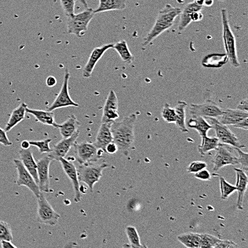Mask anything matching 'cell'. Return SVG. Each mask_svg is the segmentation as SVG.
I'll list each match as a JSON object with an SVG mask.
<instances>
[{
  "instance_id": "5bb4252c",
  "label": "cell",
  "mask_w": 248,
  "mask_h": 248,
  "mask_svg": "<svg viewBox=\"0 0 248 248\" xmlns=\"http://www.w3.org/2000/svg\"><path fill=\"white\" fill-rule=\"evenodd\" d=\"M53 159L45 155L37 160L38 185L41 192H50L49 167Z\"/></svg>"
},
{
  "instance_id": "7a4b0ae2",
  "label": "cell",
  "mask_w": 248,
  "mask_h": 248,
  "mask_svg": "<svg viewBox=\"0 0 248 248\" xmlns=\"http://www.w3.org/2000/svg\"><path fill=\"white\" fill-rule=\"evenodd\" d=\"M181 9L180 7H173L170 4H166L157 15L155 23L149 34L145 37L143 42V47L148 46L154 39L159 37L162 33L169 30L173 25L175 19L181 15Z\"/></svg>"
},
{
  "instance_id": "603a6c76",
  "label": "cell",
  "mask_w": 248,
  "mask_h": 248,
  "mask_svg": "<svg viewBox=\"0 0 248 248\" xmlns=\"http://www.w3.org/2000/svg\"><path fill=\"white\" fill-rule=\"evenodd\" d=\"M27 113L34 116L36 120L43 125H49L55 128H58L59 124L56 122L54 113L52 111L34 110V109H29L27 107Z\"/></svg>"
},
{
  "instance_id": "8992f818",
  "label": "cell",
  "mask_w": 248,
  "mask_h": 248,
  "mask_svg": "<svg viewBox=\"0 0 248 248\" xmlns=\"http://www.w3.org/2000/svg\"><path fill=\"white\" fill-rule=\"evenodd\" d=\"M73 147L75 148L77 161L80 165L96 163L102 157L104 152L99 149L94 143H76Z\"/></svg>"
},
{
  "instance_id": "6da1fadb",
  "label": "cell",
  "mask_w": 248,
  "mask_h": 248,
  "mask_svg": "<svg viewBox=\"0 0 248 248\" xmlns=\"http://www.w3.org/2000/svg\"><path fill=\"white\" fill-rule=\"evenodd\" d=\"M137 119L135 114H131L119 122L114 121L111 125L113 142L117 146L118 151L125 156H128L135 142L134 125Z\"/></svg>"
},
{
  "instance_id": "d590c367",
  "label": "cell",
  "mask_w": 248,
  "mask_h": 248,
  "mask_svg": "<svg viewBox=\"0 0 248 248\" xmlns=\"http://www.w3.org/2000/svg\"><path fill=\"white\" fill-rule=\"evenodd\" d=\"M220 240L210 234H201L200 248H214Z\"/></svg>"
},
{
  "instance_id": "7dc6e473",
  "label": "cell",
  "mask_w": 248,
  "mask_h": 248,
  "mask_svg": "<svg viewBox=\"0 0 248 248\" xmlns=\"http://www.w3.org/2000/svg\"><path fill=\"white\" fill-rule=\"evenodd\" d=\"M57 79L54 78V77L53 76H49L47 78H46V85L48 86V87H54V86L57 84Z\"/></svg>"
},
{
  "instance_id": "816d5d0a",
  "label": "cell",
  "mask_w": 248,
  "mask_h": 248,
  "mask_svg": "<svg viewBox=\"0 0 248 248\" xmlns=\"http://www.w3.org/2000/svg\"><path fill=\"white\" fill-rule=\"evenodd\" d=\"M220 1H225V0H220Z\"/></svg>"
},
{
  "instance_id": "cb8c5ba5",
  "label": "cell",
  "mask_w": 248,
  "mask_h": 248,
  "mask_svg": "<svg viewBox=\"0 0 248 248\" xmlns=\"http://www.w3.org/2000/svg\"><path fill=\"white\" fill-rule=\"evenodd\" d=\"M186 125H187V128L197 131L201 137L206 136L208 131L213 128L207 119L201 117V116H192L188 119Z\"/></svg>"
},
{
  "instance_id": "5b68a950",
  "label": "cell",
  "mask_w": 248,
  "mask_h": 248,
  "mask_svg": "<svg viewBox=\"0 0 248 248\" xmlns=\"http://www.w3.org/2000/svg\"><path fill=\"white\" fill-rule=\"evenodd\" d=\"M108 167V165L102 163L101 165L82 164L77 168L78 181L87 185L90 192L93 191L95 184L97 183L103 175V171Z\"/></svg>"
},
{
  "instance_id": "ee69618b",
  "label": "cell",
  "mask_w": 248,
  "mask_h": 248,
  "mask_svg": "<svg viewBox=\"0 0 248 248\" xmlns=\"http://www.w3.org/2000/svg\"><path fill=\"white\" fill-rule=\"evenodd\" d=\"M118 151L117 146H116V144L112 142V143L108 144L107 145V148H106L105 152L107 153L110 154V155H112V154L116 153Z\"/></svg>"
},
{
  "instance_id": "e575fe53",
  "label": "cell",
  "mask_w": 248,
  "mask_h": 248,
  "mask_svg": "<svg viewBox=\"0 0 248 248\" xmlns=\"http://www.w3.org/2000/svg\"><path fill=\"white\" fill-rule=\"evenodd\" d=\"M13 235L11 226L6 222L0 220V242L2 240L13 241Z\"/></svg>"
},
{
  "instance_id": "d6a6232c",
  "label": "cell",
  "mask_w": 248,
  "mask_h": 248,
  "mask_svg": "<svg viewBox=\"0 0 248 248\" xmlns=\"http://www.w3.org/2000/svg\"><path fill=\"white\" fill-rule=\"evenodd\" d=\"M220 193H221V198L223 199H226L229 198L232 193L236 191L235 185L230 184L225 181V178L220 177Z\"/></svg>"
},
{
  "instance_id": "f35d334b",
  "label": "cell",
  "mask_w": 248,
  "mask_h": 248,
  "mask_svg": "<svg viewBox=\"0 0 248 248\" xmlns=\"http://www.w3.org/2000/svg\"><path fill=\"white\" fill-rule=\"evenodd\" d=\"M62 8L67 17L75 15L76 0H60Z\"/></svg>"
},
{
  "instance_id": "4316f807",
  "label": "cell",
  "mask_w": 248,
  "mask_h": 248,
  "mask_svg": "<svg viewBox=\"0 0 248 248\" xmlns=\"http://www.w3.org/2000/svg\"><path fill=\"white\" fill-rule=\"evenodd\" d=\"M126 7L125 0H99V6L95 14L105 13V12L123 10Z\"/></svg>"
},
{
  "instance_id": "e0dca14e",
  "label": "cell",
  "mask_w": 248,
  "mask_h": 248,
  "mask_svg": "<svg viewBox=\"0 0 248 248\" xmlns=\"http://www.w3.org/2000/svg\"><path fill=\"white\" fill-rule=\"evenodd\" d=\"M80 131H78L73 135L68 138H63V140L56 144L53 148L52 151L49 153V156L57 161H60V159L65 158L68 152L72 149V147L77 142Z\"/></svg>"
},
{
  "instance_id": "f1b7e54d",
  "label": "cell",
  "mask_w": 248,
  "mask_h": 248,
  "mask_svg": "<svg viewBox=\"0 0 248 248\" xmlns=\"http://www.w3.org/2000/svg\"><path fill=\"white\" fill-rule=\"evenodd\" d=\"M113 48L118 52L122 60L127 64H131L134 61V57L131 54L126 41L122 40L113 45Z\"/></svg>"
},
{
  "instance_id": "60d3db41",
  "label": "cell",
  "mask_w": 248,
  "mask_h": 248,
  "mask_svg": "<svg viewBox=\"0 0 248 248\" xmlns=\"http://www.w3.org/2000/svg\"><path fill=\"white\" fill-rule=\"evenodd\" d=\"M212 175L209 171L203 169L195 173V178L203 181H209L211 180Z\"/></svg>"
},
{
  "instance_id": "8d00e7d4",
  "label": "cell",
  "mask_w": 248,
  "mask_h": 248,
  "mask_svg": "<svg viewBox=\"0 0 248 248\" xmlns=\"http://www.w3.org/2000/svg\"><path fill=\"white\" fill-rule=\"evenodd\" d=\"M51 140V139H46L43 141H30V143L31 146L37 147L41 154L50 153L52 151L50 148Z\"/></svg>"
},
{
  "instance_id": "83f0119b",
  "label": "cell",
  "mask_w": 248,
  "mask_h": 248,
  "mask_svg": "<svg viewBox=\"0 0 248 248\" xmlns=\"http://www.w3.org/2000/svg\"><path fill=\"white\" fill-rule=\"evenodd\" d=\"M187 103L184 101H179L175 107V113H176V120L175 125L178 129L182 132H188L187 127H186V107Z\"/></svg>"
},
{
  "instance_id": "d6986e66",
  "label": "cell",
  "mask_w": 248,
  "mask_h": 248,
  "mask_svg": "<svg viewBox=\"0 0 248 248\" xmlns=\"http://www.w3.org/2000/svg\"><path fill=\"white\" fill-rule=\"evenodd\" d=\"M248 113L247 112L236 109H227L224 110L223 114L220 116L217 119L220 123L227 126H233L243 119H247Z\"/></svg>"
},
{
  "instance_id": "4fadbf2b",
  "label": "cell",
  "mask_w": 248,
  "mask_h": 248,
  "mask_svg": "<svg viewBox=\"0 0 248 248\" xmlns=\"http://www.w3.org/2000/svg\"><path fill=\"white\" fill-rule=\"evenodd\" d=\"M202 8V5L196 1L186 4L184 10H181L178 31H184L193 21L201 20L202 18L201 13Z\"/></svg>"
},
{
  "instance_id": "ab89813d",
  "label": "cell",
  "mask_w": 248,
  "mask_h": 248,
  "mask_svg": "<svg viewBox=\"0 0 248 248\" xmlns=\"http://www.w3.org/2000/svg\"><path fill=\"white\" fill-rule=\"evenodd\" d=\"M207 167V164L203 161H194L190 163L187 167V171L189 173L195 174Z\"/></svg>"
},
{
  "instance_id": "277c9868",
  "label": "cell",
  "mask_w": 248,
  "mask_h": 248,
  "mask_svg": "<svg viewBox=\"0 0 248 248\" xmlns=\"http://www.w3.org/2000/svg\"><path fill=\"white\" fill-rule=\"evenodd\" d=\"M94 10L92 8L86 9L82 13L67 17V33L75 34L81 37L86 34L89 23L94 17Z\"/></svg>"
},
{
  "instance_id": "30bf717a",
  "label": "cell",
  "mask_w": 248,
  "mask_h": 248,
  "mask_svg": "<svg viewBox=\"0 0 248 248\" xmlns=\"http://www.w3.org/2000/svg\"><path fill=\"white\" fill-rule=\"evenodd\" d=\"M69 78H70V74H69L68 69H66L61 90L53 103L48 107V111H54L57 109L63 108V107H78V104L75 102L69 95Z\"/></svg>"
},
{
  "instance_id": "bcb514c9",
  "label": "cell",
  "mask_w": 248,
  "mask_h": 248,
  "mask_svg": "<svg viewBox=\"0 0 248 248\" xmlns=\"http://www.w3.org/2000/svg\"><path fill=\"white\" fill-rule=\"evenodd\" d=\"M248 118L247 119H243V120L240 121L238 123L233 125L234 128H239V129L245 130V131H248Z\"/></svg>"
},
{
  "instance_id": "2e32d148",
  "label": "cell",
  "mask_w": 248,
  "mask_h": 248,
  "mask_svg": "<svg viewBox=\"0 0 248 248\" xmlns=\"http://www.w3.org/2000/svg\"><path fill=\"white\" fill-rule=\"evenodd\" d=\"M61 163L62 168L63 172L66 174L73 185L74 190H75V202H79L81 200V193L80 192L79 181L78 178V173H77V168L76 167L75 163L71 160H66L65 158H62L60 160Z\"/></svg>"
},
{
  "instance_id": "f546056e",
  "label": "cell",
  "mask_w": 248,
  "mask_h": 248,
  "mask_svg": "<svg viewBox=\"0 0 248 248\" xmlns=\"http://www.w3.org/2000/svg\"><path fill=\"white\" fill-rule=\"evenodd\" d=\"M178 241L186 248H200L201 245V234L187 232L183 233L177 237Z\"/></svg>"
},
{
  "instance_id": "52a82bcc",
  "label": "cell",
  "mask_w": 248,
  "mask_h": 248,
  "mask_svg": "<svg viewBox=\"0 0 248 248\" xmlns=\"http://www.w3.org/2000/svg\"><path fill=\"white\" fill-rule=\"evenodd\" d=\"M37 220L44 225L54 226L58 223L60 214L54 210L43 193L37 198Z\"/></svg>"
},
{
  "instance_id": "b9f144b4",
  "label": "cell",
  "mask_w": 248,
  "mask_h": 248,
  "mask_svg": "<svg viewBox=\"0 0 248 248\" xmlns=\"http://www.w3.org/2000/svg\"><path fill=\"white\" fill-rule=\"evenodd\" d=\"M237 246L234 242L231 240H223L220 239L217 244L215 246V248H237Z\"/></svg>"
},
{
  "instance_id": "ac0fdd59",
  "label": "cell",
  "mask_w": 248,
  "mask_h": 248,
  "mask_svg": "<svg viewBox=\"0 0 248 248\" xmlns=\"http://www.w3.org/2000/svg\"><path fill=\"white\" fill-rule=\"evenodd\" d=\"M113 48L112 44H108V45H102L101 47L94 48L91 53L90 57L88 60L87 64L84 66V70H83L82 76L85 78H89L92 76L93 73V69L97 64L98 62L101 60V57L104 55V53L107 52L108 50Z\"/></svg>"
},
{
  "instance_id": "7bdbcfd3",
  "label": "cell",
  "mask_w": 248,
  "mask_h": 248,
  "mask_svg": "<svg viewBox=\"0 0 248 248\" xmlns=\"http://www.w3.org/2000/svg\"><path fill=\"white\" fill-rule=\"evenodd\" d=\"M0 144L7 147L11 146L13 145V143L10 142L8 137H7V132L1 129V128H0Z\"/></svg>"
},
{
  "instance_id": "ba28073f",
  "label": "cell",
  "mask_w": 248,
  "mask_h": 248,
  "mask_svg": "<svg viewBox=\"0 0 248 248\" xmlns=\"http://www.w3.org/2000/svg\"><path fill=\"white\" fill-rule=\"evenodd\" d=\"M206 119L212 125V128L216 131V136L220 141V143L230 145L235 148H240V149L246 148L245 145L240 143L238 138L230 130L228 126L220 123L217 118L207 117Z\"/></svg>"
},
{
  "instance_id": "1f68e13d",
  "label": "cell",
  "mask_w": 248,
  "mask_h": 248,
  "mask_svg": "<svg viewBox=\"0 0 248 248\" xmlns=\"http://www.w3.org/2000/svg\"><path fill=\"white\" fill-rule=\"evenodd\" d=\"M125 233L130 243L129 247L144 248L140 243V236L138 233L137 228L134 226H127L125 228Z\"/></svg>"
},
{
  "instance_id": "681fc988",
  "label": "cell",
  "mask_w": 248,
  "mask_h": 248,
  "mask_svg": "<svg viewBox=\"0 0 248 248\" xmlns=\"http://www.w3.org/2000/svg\"><path fill=\"white\" fill-rule=\"evenodd\" d=\"M30 146H31V145H30V141H28V140H24L21 143V149H30Z\"/></svg>"
},
{
  "instance_id": "f907efd6",
  "label": "cell",
  "mask_w": 248,
  "mask_h": 248,
  "mask_svg": "<svg viewBox=\"0 0 248 248\" xmlns=\"http://www.w3.org/2000/svg\"><path fill=\"white\" fill-rule=\"evenodd\" d=\"M81 4H83L84 7L86 9L89 8V6H88L87 0H78Z\"/></svg>"
},
{
  "instance_id": "f6af8a7d",
  "label": "cell",
  "mask_w": 248,
  "mask_h": 248,
  "mask_svg": "<svg viewBox=\"0 0 248 248\" xmlns=\"http://www.w3.org/2000/svg\"><path fill=\"white\" fill-rule=\"evenodd\" d=\"M238 110H242V111L247 112L248 111V98H246L245 99H243L240 103L237 105V108Z\"/></svg>"
},
{
  "instance_id": "4dcf8cb0",
  "label": "cell",
  "mask_w": 248,
  "mask_h": 248,
  "mask_svg": "<svg viewBox=\"0 0 248 248\" xmlns=\"http://www.w3.org/2000/svg\"><path fill=\"white\" fill-rule=\"evenodd\" d=\"M201 145L199 146V151L201 155H205L212 150H216L218 147L220 141L217 137H210L204 136L201 137Z\"/></svg>"
},
{
  "instance_id": "484cf974",
  "label": "cell",
  "mask_w": 248,
  "mask_h": 248,
  "mask_svg": "<svg viewBox=\"0 0 248 248\" xmlns=\"http://www.w3.org/2000/svg\"><path fill=\"white\" fill-rule=\"evenodd\" d=\"M27 105L25 103L22 102L20 105L18 106L16 108H15L12 113L10 116V119L6 125L4 131L5 132H10L13 130L16 125L20 123L22 120H24L25 118V115L27 113Z\"/></svg>"
},
{
  "instance_id": "d4e9b609",
  "label": "cell",
  "mask_w": 248,
  "mask_h": 248,
  "mask_svg": "<svg viewBox=\"0 0 248 248\" xmlns=\"http://www.w3.org/2000/svg\"><path fill=\"white\" fill-rule=\"evenodd\" d=\"M80 126H81V123L77 119L75 115H72L62 125H59L57 128L60 129L63 138H68L73 135L77 131H79L78 129Z\"/></svg>"
},
{
  "instance_id": "7402d4cb",
  "label": "cell",
  "mask_w": 248,
  "mask_h": 248,
  "mask_svg": "<svg viewBox=\"0 0 248 248\" xmlns=\"http://www.w3.org/2000/svg\"><path fill=\"white\" fill-rule=\"evenodd\" d=\"M21 161L26 169L32 175L38 184L37 164L34 160L32 152L30 149H21L19 152Z\"/></svg>"
},
{
  "instance_id": "44dd1931",
  "label": "cell",
  "mask_w": 248,
  "mask_h": 248,
  "mask_svg": "<svg viewBox=\"0 0 248 248\" xmlns=\"http://www.w3.org/2000/svg\"><path fill=\"white\" fill-rule=\"evenodd\" d=\"M111 125V123H101L94 143V145L104 152L107 145L113 142Z\"/></svg>"
},
{
  "instance_id": "836d02e7",
  "label": "cell",
  "mask_w": 248,
  "mask_h": 248,
  "mask_svg": "<svg viewBox=\"0 0 248 248\" xmlns=\"http://www.w3.org/2000/svg\"><path fill=\"white\" fill-rule=\"evenodd\" d=\"M162 118L168 123H175L176 120V113L175 108L166 103L163 106L161 113Z\"/></svg>"
},
{
  "instance_id": "3957f363",
  "label": "cell",
  "mask_w": 248,
  "mask_h": 248,
  "mask_svg": "<svg viewBox=\"0 0 248 248\" xmlns=\"http://www.w3.org/2000/svg\"><path fill=\"white\" fill-rule=\"evenodd\" d=\"M222 25H223V39L224 48L228 60L231 62V66L234 67L240 66L237 54L236 39L228 19V12L225 9L221 10Z\"/></svg>"
},
{
  "instance_id": "9c48e42d",
  "label": "cell",
  "mask_w": 248,
  "mask_h": 248,
  "mask_svg": "<svg viewBox=\"0 0 248 248\" xmlns=\"http://www.w3.org/2000/svg\"><path fill=\"white\" fill-rule=\"evenodd\" d=\"M216 150V155L212 160L214 172L220 170L225 166L238 164L237 157L231 151L230 145L220 143Z\"/></svg>"
},
{
  "instance_id": "c3c4849f",
  "label": "cell",
  "mask_w": 248,
  "mask_h": 248,
  "mask_svg": "<svg viewBox=\"0 0 248 248\" xmlns=\"http://www.w3.org/2000/svg\"><path fill=\"white\" fill-rule=\"evenodd\" d=\"M0 243H1V246L2 248H16V246H15L12 243V241H9V240H2V241L0 242Z\"/></svg>"
},
{
  "instance_id": "ffe728a7",
  "label": "cell",
  "mask_w": 248,
  "mask_h": 248,
  "mask_svg": "<svg viewBox=\"0 0 248 248\" xmlns=\"http://www.w3.org/2000/svg\"><path fill=\"white\" fill-rule=\"evenodd\" d=\"M236 172V190L238 193L237 199V208L238 210L243 209V199L248 187V175L241 169H235Z\"/></svg>"
},
{
  "instance_id": "9a60e30c",
  "label": "cell",
  "mask_w": 248,
  "mask_h": 248,
  "mask_svg": "<svg viewBox=\"0 0 248 248\" xmlns=\"http://www.w3.org/2000/svg\"><path fill=\"white\" fill-rule=\"evenodd\" d=\"M119 117V102L116 92L111 90L103 109L101 123H112Z\"/></svg>"
},
{
  "instance_id": "8fae6325",
  "label": "cell",
  "mask_w": 248,
  "mask_h": 248,
  "mask_svg": "<svg viewBox=\"0 0 248 248\" xmlns=\"http://www.w3.org/2000/svg\"><path fill=\"white\" fill-rule=\"evenodd\" d=\"M14 164L17 170V180L16 183L19 186H25L27 187L36 198H39L42 192L39 190V185L32 175L29 172L19 160H14Z\"/></svg>"
},
{
  "instance_id": "7c38bea8",
  "label": "cell",
  "mask_w": 248,
  "mask_h": 248,
  "mask_svg": "<svg viewBox=\"0 0 248 248\" xmlns=\"http://www.w3.org/2000/svg\"><path fill=\"white\" fill-rule=\"evenodd\" d=\"M191 116H201L204 118H218L223 114L224 110L216 102L208 100L202 104H191L190 106Z\"/></svg>"
},
{
  "instance_id": "74e56055",
  "label": "cell",
  "mask_w": 248,
  "mask_h": 248,
  "mask_svg": "<svg viewBox=\"0 0 248 248\" xmlns=\"http://www.w3.org/2000/svg\"><path fill=\"white\" fill-rule=\"evenodd\" d=\"M235 149L238 153L237 161L238 164L241 165L242 169L248 175V155L247 152H243L240 148H235Z\"/></svg>"
}]
</instances>
